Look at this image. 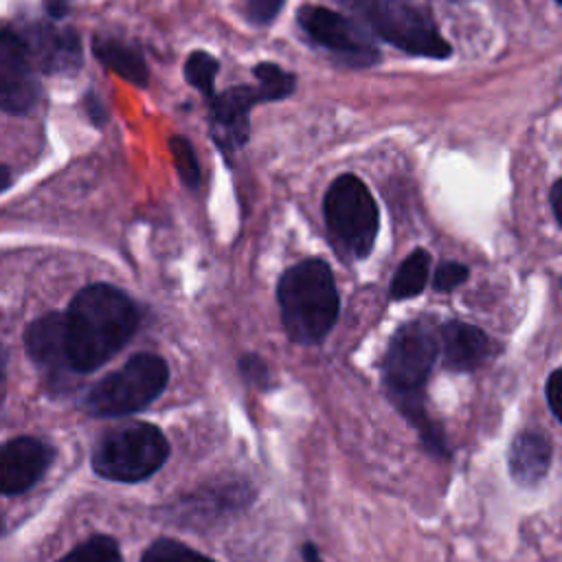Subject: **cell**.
<instances>
[{"mask_svg": "<svg viewBox=\"0 0 562 562\" xmlns=\"http://www.w3.org/2000/svg\"><path fill=\"white\" fill-rule=\"evenodd\" d=\"M86 110H88V116L92 119V123H94V125L105 123V119H108V110H105L103 101H101L94 92L86 94Z\"/></svg>", "mask_w": 562, "mask_h": 562, "instance_id": "cell-27", "label": "cell"}, {"mask_svg": "<svg viewBox=\"0 0 562 562\" xmlns=\"http://www.w3.org/2000/svg\"><path fill=\"white\" fill-rule=\"evenodd\" d=\"M323 211L336 246L347 257L362 259L371 252L378 237L380 215L373 195L358 176H338L325 193Z\"/></svg>", "mask_w": 562, "mask_h": 562, "instance_id": "cell-7", "label": "cell"}, {"mask_svg": "<svg viewBox=\"0 0 562 562\" xmlns=\"http://www.w3.org/2000/svg\"><path fill=\"white\" fill-rule=\"evenodd\" d=\"M140 562H213V560H209L206 555L189 549L182 542L160 538L145 551Z\"/></svg>", "mask_w": 562, "mask_h": 562, "instance_id": "cell-21", "label": "cell"}, {"mask_svg": "<svg viewBox=\"0 0 562 562\" xmlns=\"http://www.w3.org/2000/svg\"><path fill=\"white\" fill-rule=\"evenodd\" d=\"M239 369H241V375L248 380V382H255V384H266L268 380V369L263 364V360L259 356H244L239 360Z\"/></svg>", "mask_w": 562, "mask_h": 562, "instance_id": "cell-25", "label": "cell"}, {"mask_svg": "<svg viewBox=\"0 0 562 562\" xmlns=\"http://www.w3.org/2000/svg\"><path fill=\"white\" fill-rule=\"evenodd\" d=\"M560 395H562V371L555 369L547 380V402L555 419H560Z\"/></svg>", "mask_w": 562, "mask_h": 562, "instance_id": "cell-26", "label": "cell"}, {"mask_svg": "<svg viewBox=\"0 0 562 562\" xmlns=\"http://www.w3.org/2000/svg\"><path fill=\"white\" fill-rule=\"evenodd\" d=\"M252 75L257 79V86H261L266 90L270 101H277V99H283V97L292 94V90L296 86V77L292 72L283 70L281 66L272 64V61H259L252 68Z\"/></svg>", "mask_w": 562, "mask_h": 562, "instance_id": "cell-20", "label": "cell"}, {"mask_svg": "<svg viewBox=\"0 0 562 562\" xmlns=\"http://www.w3.org/2000/svg\"><path fill=\"white\" fill-rule=\"evenodd\" d=\"M18 37L33 68L44 72H70L81 66V42L72 29L35 22Z\"/></svg>", "mask_w": 562, "mask_h": 562, "instance_id": "cell-11", "label": "cell"}, {"mask_svg": "<svg viewBox=\"0 0 562 562\" xmlns=\"http://www.w3.org/2000/svg\"><path fill=\"white\" fill-rule=\"evenodd\" d=\"M549 202L553 209V217L558 224H562V180H555L549 191Z\"/></svg>", "mask_w": 562, "mask_h": 562, "instance_id": "cell-28", "label": "cell"}, {"mask_svg": "<svg viewBox=\"0 0 562 562\" xmlns=\"http://www.w3.org/2000/svg\"><path fill=\"white\" fill-rule=\"evenodd\" d=\"M169 149H171V156H173L180 180L187 187H198V182H200V162H198V156L193 151V145L184 136H171L169 138Z\"/></svg>", "mask_w": 562, "mask_h": 562, "instance_id": "cell-22", "label": "cell"}, {"mask_svg": "<svg viewBox=\"0 0 562 562\" xmlns=\"http://www.w3.org/2000/svg\"><path fill=\"white\" fill-rule=\"evenodd\" d=\"M53 461V448L35 437H15L0 446V494L33 487Z\"/></svg>", "mask_w": 562, "mask_h": 562, "instance_id": "cell-12", "label": "cell"}, {"mask_svg": "<svg viewBox=\"0 0 562 562\" xmlns=\"http://www.w3.org/2000/svg\"><path fill=\"white\" fill-rule=\"evenodd\" d=\"M283 4L285 0H246V15L252 24L266 26L279 15Z\"/></svg>", "mask_w": 562, "mask_h": 562, "instance_id": "cell-24", "label": "cell"}, {"mask_svg": "<svg viewBox=\"0 0 562 562\" xmlns=\"http://www.w3.org/2000/svg\"><path fill=\"white\" fill-rule=\"evenodd\" d=\"M138 310L110 283H92L75 294L64 314V347L70 371L88 373L108 362L136 331Z\"/></svg>", "mask_w": 562, "mask_h": 562, "instance_id": "cell-1", "label": "cell"}, {"mask_svg": "<svg viewBox=\"0 0 562 562\" xmlns=\"http://www.w3.org/2000/svg\"><path fill=\"white\" fill-rule=\"evenodd\" d=\"M0 529H2V520H0Z\"/></svg>", "mask_w": 562, "mask_h": 562, "instance_id": "cell-33", "label": "cell"}, {"mask_svg": "<svg viewBox=\"0 0 562 562\" xmlns=\"http://www.w3.org/2000/svg\"><path fill=\"white\" fill-rule=\"evenodd\" d=\"M46 11L53 20H59L68 13V0H46Z\"/></svg>", "mask_w": 562, "mask_h": 562, "instance_id": "cell-29", "label": "cell"}, {"mask_svg": "<svg viewBox=\"0 0 562 562\" xmlns=\"http://www.w3.org/2000/svg\"><path fill=\"white\" fill-rule=\"evenodd\" d=\"M509 474L518 485L531 487L540 483L551 465V441L538 430H525L512 441L509 454Z\"/></svg>", "mask_w": 562, "mask_h": 562, "instance_id": "cell-14", "label": "cell"}, {"mask_svg": "<svg viewBox=\"0 0 562 562\" xmlns=\"http://www.w3.org/2000/svg\"><path fill=\"white\" fill-rule=\"evenodd\" d=\"M270 101L261 86H235L211 99V134L224 149H239L248 140L250 110Z\"/></svg>", "mask_w": 562, "mask_h": 562, "instance_id": "cell-10", "label": "cell"}, {"mask_svg": "<svg viewBox=\"0 0 562 562\" xmlns=\"http://www.w3.org/2000/svg\"><path fill=\"white\" fill-rule=\"evenodd\" d=\"M29 356L50 373L70 371L64 347V314H46L29 325L24 331Z\"/></svg>", "mask_w": 562, "mask_h": 562, "instance_id": "cell-15", "label": "cell"}, {"mask_svg": "<svg viewBox=\"0 0 562 562\" xmlns=\"http://www.w3.org/2000/svg\"><path fill=\"white\" fill-rule=\"evenodd\" d=\"M296 20L314 44L327 48L334 57L349 66H371L380 59V53L367 33L338 11L305 4L299 9Z\"/></svg>", "mask_w": 562, "mask_h": 562, "instance_id": "cell-8", "label": "cell"}, {"mask_svg": "<svg viewBox=\"0 0 562 562\" xmlns=\"http://www.w3.org/2000/svg\"><path fill=\"white\" fill-rule=\"evenodd\" d=\"M443 364L452 371H470L483 364L492 351L490 338L474 325L450 321L441 327Z\"/></svg>", "mask_w": 562, "mask_h": 562, "instance_id": "cell-13", "label": "cell"}, {"mask_svg": "<svg viewBox=\"0 0 562 562\" xmlns=\"http://www.w3.org/2000/svg\"><path fill=\"white\" fill-rule=\"evenodd\" d=\"M353 11L378 37L395 48L430 59L450 57L452 48L432 15L417 0H336Z\"/></svg>", "mask_w": 562, "mask_h": 562, "instance_id": "cell-4", "label": "cell"}, {"mask_svg": "<svg viewBox=\"0 0 562 562\" xmlns=\"http://www.w3.org/2000/svg\"><path fill=\"white\" fill-rule=\"evenodd\" d=\"M59 562H123V560H121V551H119V544L114 538L92 536L86 542L77 544Z\"/></svg>", "mask_w": 562, "mask_h": 562, "instance_id": "cell-19", "label": "cell"}, {"mask_svg": "<svg viewBox=\"0 0 562 562\" xmlns=\"http://www.w3.org/2000/svg\"><path fill=\"white\" fill-rule=\"evenodd\" d=\"M430 272V255L424 248L413 250L395 270L391 281V296L393 299H413L417 296Z\"/></svg>", "mask_w": 562, "mask_h": 562, "instance_id": "cell-17", "label": "cell"}, {"mask_svg": "<svg viewBox=\"0 0 562 562\" xmlns=\"http://www.w3.org/2000/svg\"><path fill=\"white\" fill-rule=\"evenodd\" d=\"M7 393V351L0 345V402L4 400Z\"/></svg>", "mask_w": 562, "mask_h": 562, "instance_id": "cell-30", "label": "cell"}, {"mask_svg": "<svg viewBox=\"0 0 562 562\" xmlns=\"http://www.w3.org/2000/svg\"><path fill=\"white\" fill-rule=\"evenodd\" d=\"M439 342L435 331L424 321H413L402 325L386 349L384 360V382L391 400L397 404V408L406 415V419L419 430L424 443L435 454L446 457V443L439 430L428 419L424 404H422V391L426 384V378L437 360Z\"/></svg>", "mask_w": 562, "mask_h": 562, "instance_id": "cell-2", "label": "cell"}, {"mask_svg": "<svg viewBox=\"0 0 562 562\" xmlns=\"http://www.w3.org/2000/svg\"><path fill=\"white\" fill-rule=\"evenodd\" d=\"M40 97L35 68L13 31H0V110L29 112Z\"/></svg>", "mask_w": 562, "mask_h": 562, "instance_id": "cell-9", "label": "cell"}, {"mask_svg": "<svg viewBox=\"0 0 562 562\" xmlns=\"http://www.w3.org/2000/svg\"><path fill=\"white\" fill-rule=\"evenodd\" d=\"M7 187H9V169L0 165V191H4Z\"/></svg>", "mask_w": 562, "mask_h": 562, "instance_id": "cell-32", "label": "cell"}, {"mask_svg": "<svg viewBox=\"0 0 562 562\" xmlns=\"http://www.w3.org/2000/svg\"><path fill=\"white\" fill-rule=\"evenodd\" d=\"M470 270L468 266L459 263V261H443L439 263V268L435 270V277H432V288L437 292H450L454 288H459L461 283H465Z\"/></svg>", "mask_w": 562, "mask_h": 562, "instance_id": "cell-23", "label": "cell"}, {"mask_svg": "<svg viewBox=\"0 0 562 562\" xmlns=\"http://www.w3.org/2000/svg\"><path fill=\"white\" fill-rule=\"evenodd\" d=\"M169 369L156 353H136L119 371L99 380L86 395L94 417H121L149 406L167 386Z\"/></svg>", "mask_w": 562, "mask_h": 562, "instance_id": "cell-6", "label": "cell"}, {"mask_svg": "<svg viewBox=\"0 0 562 562\" xmlns=\"http://www.w3.org/2000/svg\"><path fill=\"white\" fill-rule=\"evenodd\" d=\"M165 435L145 422L116 426L105 432L92 452V468L99 476L121 483L149 479L167 459Z\"/></svg>", "mask_w": 562, "mask_h": 562, "instance_id": "cell-5", "label": "cell"}, {"mask_svg": "<svg viewBox=\"0 0 562 562\" xmlns=\"http://www.w3.org/2000/svg\"><path fill=\"white\" fill-rule=\"evenodd\" d=\"M303 555H305V562H321V560H318V551H316V547H314V544H310V542L303 547Z\"/></svg>", "mask_w": 562, "mask_h": 562, "instance_id": "cell-31", "label": "cell"}, {"mask_svg": "<svg viewBox=\"0 0 562 562\" xmlns=\"http://www.w3.org/2000/svg\"><path fill=\"white\" fill-rule=\"evenodd\" d=\"M277 299L283 327L299 345L321 342L340 310L331 270L321 259H303L288 268L279 279Z\"/></svg>", "mask_w": 562, "mask_h": 562, "instance_id": "cell-3", "label": "cell"}, {"mask_svg": "<svg viewBox=\"0 0 562 562\" xmlns=\"http://www.w3.org/2000/svg\"><path fill=\"white\" fill-rule=\"evenodd\" d=\"M92 50L101 59L103 66H108L112 72H116L125 81H130L134 86H145L147 83L145 59L134 46L123 44L114 37L97 35L92 40Z\"/></svg>", "mask_w": 562, "mask_h": 562, "instance_id": "cell-16", "label": "cell"}, {"mask_svg": "<svg viewBox=\"0 0 562 562\" xmlns=\"http://www.w3.org/2000/svg\"><path fill=\"white\" fill-rule=\"evenodd\" d=\"M217 59L206 50H193L184 61V77L187 81L198 88L209 101L215 97V75H217Z\"/></svg>", "mask_w": 562, "mask_h": 562, "instance_id": "cell-18", "label": "cell"}, {"mask_svg": "<svg viewBox=\"0 0 562 562\" xmlns=\"http://www.w3.org/2000/svg\"><path fill=\"white\" fill-rule=\"evenodd\" d=\"M555 2H562V0H555Z\"/></svg>", "mask_w": 562, "mask_h": 562, "instance_id": "cell-34", "label": "cell"}]
</instances>
